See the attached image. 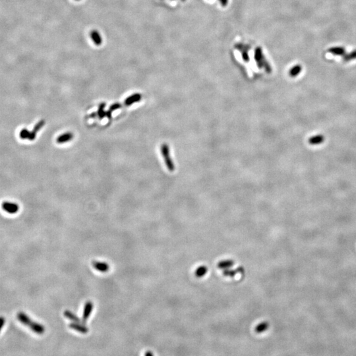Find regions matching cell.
I'll return each mask as SVG.
<instances>
[{
  "label": "cell",
  "mask_w": 356,
  "mask_h": 356,
  "mask_svg": "<svg viewBox=\"0 0 356 356\" xmlns=\"http://www.w3.org/2000/svg\"><path fill=\"white\" fill-rule=\"evenodd\" d=\"M69 326L71 328V329H73L75 330H77L78 332H79L81 333H83V334H85L87 333L88 332V329L83 324H80V322H73V323H71L69 324Z\"/></svg>",
  "instance_id": "cell-8"
},
{
  "label": "cell",
  "mask_w": 356,
  "mask_h": 356,
  "mask_svg": "<svg viewBox=\"0 0 356 356\" xmlns=\"http://www.w3.org/2000/svg\"><path fill=\"white\" fill-rule=\"evenodd\" d=\"M105 116H106L109 119H110L111 118H112V112H110V110L105 112Z\"/></svg>",
  "instance_id": "cell-24"
},
{
  "label": "cell",
  "mask_w": 356,
  "mask_h": 356,
  "mask_svg": "<svg viewBox=\"0 0 356 356\" xmlns=\"http://www.w3.org/2000/svg\"><path fill=\"white\" fill-rule=\"evenodd\" d=\"M208 269L206 266H201L195 270V276L198 278H202L207 273Z\"/></svg>",
  "instance_id": "cell-17"
},
{
  "label": "cell",
  "mask_w": 356,
  "mask_h": 356,
  "mask_svg": "<svg viewBox=\"0 0 356 356\" xmlns=\"http://www.w3.org/2000/svg\"><path fill=\"white\" fill-rule=\"evenodd\" d=\"M96 115H97V114H96V113H92L90 116H91V118H95V117H96Z\"/></svg>",
  "instance_id": "cell-25"
},
{
  "label": "cell",
  "mask_w": 356,
  "mask_h": 356,
  "mask_svg": "<svg viewBox=\"0 0 356 356\" xmlns=\"http://www.w3.org/2000/svg\"><path fill=\"white\" fill-rule=\"evenodd\" d=\"M233 265H234V262H233V260L227 259V260H224L220 261V262L218 263V267L220 269L225 270V269L231 268V267Z\"/></svg>",
  "instance_id": "cell-13"
},
{
  "label": "cell",
  "mask_w": 356,
  "mask_h": 356,
  "mask_svg": "<svg viewBox=\"0 0 356 356\" xmlns=\"http://www.w3.org/2000/svg\"><path fill=\"white\" fill-rule=\"evenodd\" d=\"M16 318L22 324L29 327L32 331L38 334V335H42L45 331V328L43 325L38 323L36 322L32 321L29 316H27L23 312L18 313L16 315Z\"/></svg>",
  "instance_id": "cell-1"
},
{
  "label": "cell",
  "mask_w": 356,
  "mask_h": 356,
  "mask_svg": "<svg viewBox=\"0 0 356 356\" xmlns=\"http://www.w3.org/2000/svg\"><path fill=\"white\" fill-rule=\"evenodd\" d=\"M2 208L6 213L13 214L18 212L19 206L15 203L5 201L2 204Z\"/></svg>",
  "instance_id": "cell-3"
},
{
  "label": "cell",
  "mask_w": 356,
  "mask_h": 356,
  "mask_svg": "<svg viewBox=\"0 0 356 356\" xmlns=\"http://www.w3.org/2000/svg\"><path fill=\"white\" fill-rule=\"evenodd\" d=\"M30 133V131H29V129H27L26 128H24V129H22L20 132V134H19L20 138L23 140L29 139Z\"/></svg>",
  "instance_id": "cell-21"
},
{
  "label": "cell",
  "mask_w": 356,
  "mask_h": 356,
  "mask_svg": "<svg viewBox=\"0 0 356 356\" xmlns=\"http://www.w3.org/2000/svg\"><path fill=\"white\" fill-rule=\"evenodd\" d=\"M92 265L94 269H95L96 270L100 271L101 272H106L110 269V265L105 263H101L98 262V261L94 260L92 263Z\"/></svg>",
  "instance_id": "cell-6"
},
{
  "label": "cell",
  "mask_w": 356,
  "mask_h": 356,
  "mask_svg": "<svg viewBox=\"0 0 356 356\" xmlns=\"http://www.w3.org/2000/svg\"><path fill=\"white\" fill-rule=\"evenodd\" d=\"M141 95L140 94H132L131 96L127 97L125 101L124 102V104L127 106H129V105L133 104L135 102H137L139 101H141Z\"/></svg>",
  "instance_id": "cell-7"
},
{
  "label": "cell",
  "mask_w": 356,
  "mask_h": 356,
  "mask_svg": "<svg viewBox=\"0 0 356 356\" xmlns=\"http://www.w3.org/2000/svg\"><path fill=\"white\" fill-rule=\"evenodd\" d=\"M325 141V137L322 134L311 137L309 139V143L312 145H317L322 143Z\"/></svg>",
  "instance_id": "cell-11"
},
{
  "label": "cell",
  "mask_w": 356,
  "mask_h": 356,
  "mask_svg": "<svg viewBox=\"0 0 356 356\" xmlns=\"http://www.w3.org/2000/svg\"><path fill=\"white\" fill-rule=\"evenodd\" d=\"M302 71V67L301 65H295L294 67L290 69V75L292 77H296L297 75H299L300 73V72Z\"/></svg>",
  "instance_id": "cell-18"
},
{
  "label": "cell",
  "mask_w": 356,
  "mask_h": 356,
  "mask_svg": "<svg viewBox=\"0 0 356 356\" xmlns=\"http://www.w3.org/2000/svg\"><path fill=\"white\" fill-rule=\"evenodd\" d=\"M73 138V134L71 133H63V134L59 135L56 139V141L58 143L61 144V143H67L69 141H71L72 138Z\"/></svg>",
  "instance_id": "cell-10"
},
{
  "label": "cell",
  "mask_w": 356,
  "mask_h": 356,
  "mask_svg": "<svg viewBox=\"0 0 356 356\" xmlns=\"http://www.w3.org/2000/svg\"><path fill=\"white\" fill-rule=\"evenodd\" d=\"M91 38L96 46H100L102 42L101 36L97 30H92L91 32Z\"/></svg>",
  "instance_id": "cell-12"
},
{
  "label": "cell",
  "mask_w": 356,
  "mask_h": 356,
  "mask_svg": "<svg viewBox=\"0 0 356 356\" xmlns=\"http://www.w3.org/2000/svg\"><path fill=\"white\" fill-rule=\"evenodd\" d=\"M5 318L3 317V316H0V332H1L2 328L5 325Z\"/></svg>",
  "instance_id": "cell-23"
},
{
  "label": "cell",
  "mask_w": 356,
  "mask_h": 356,
  "mask_svg": "<svg viewBox=\"0 0 356 356\" xmlns=\"http://www.w3.org/2000/svg\"><path fill=\"white\" fill-rule=\"evenodd\" d=\"M244 269L243 267L240 266L238 267L236 270H231L230 269L223 270V274L225 276H229V277H233L235 276L237 273H243Z\"/></svg>",
  "instance_id": "cell-9"
},
{
  "label": "cell",
  "mask_w": 356,
  "mask_h": 356,
  "mask_svg": "<svg viewBox=\"0 0 356 356\" xmlns=\"http://www.w3.org/2000/svg\"><path fill=\"white\" fill-rule=\"evenodd\" d=\"M94 305L93 303L91 302H88L86 303L84 308V311H83V315L82 318V324L85 325L86 322L88 321V319L91 315V313L93 310Z\"/></svg>",
  "instance_id": "cell-4"
},
{
  "label": "cell",
  "mask_w": 356,
  "mask_h": 356,
  "mask_svg": "<svg viewBox=\"0 0 356 356\" xmlns=\"http://www.w3.org/2000/svg\"><path fill=\"white\" fill-rule=\"evenodd\" d=\"M269 324L268 322H263L259 324L255 328V331L257 333H262L269 329Z\"/></svg>",
  "instance_id": "cell-16"
},
{
  "label": "cell",
  "mask_w": 356,
  "mask_h": 356,
  "mask_svg": "<svg viewBox=\"0 0 356 356\" xmlns=\"http://www.w3.org/2000/svg\"><path fill=\"white\" fill-rule=\"evenodd\" d=\"M144 355H145L146 356H148V355H153V354H152V353H151V352H147V353H146L145 354H144Z\"/></svg>",
  "instance_id": "cell-26"
},
{
  "label": "cell",
  "mask_w": 356,
  "mask_h": 356,
  "mask_svg": "<svg viewBox=\"0 0 356 356\" xmlns=\"http://www.w3.org/2000/svg\"><path fill=\"white\" fill-rule=\"evenodd\" d=\"M328 52L337 55H343L345 54V49L342 47H333L328 49Z\"/></svg>",
  "instance_id": "cell-15"
},
{
  "label": "cell",
  "mask_w": 356,
  "mask_h": 356,
  "mask_svg": "<svg viewBox=\"0 0 356 356\" xmlns=\"http://www.w3.org/2000/svg\"><path fill=\"white\" fill-rule=\"evenodd\" d=\"M105 106V103H102L99 105L97 115L101 119H102L103 118H104V117H105V112L104 111Z\"/></svg>",
  "instance_id": "cell-20"
},
{
  "label": "cell",
  "mask_w": 356,
  "mask_h": 356,
  "mask_svg": "<svg viewBox=\"0 0 356 356\" xmlns=\"http://www.w3.org/2000/svg\"><path fill=\"white\" fill-rule=\"evenodd\" d=\"M354 59H356V49H355V50H354L351 53H349L348 54H346V55L344 54L343 55V60L346 62H349V61H351V60Z\"/></svg>",
  "instance_id": "cell-19"
},
{
  "label": "cell",
  "mask_w": 356,
  "mask_h": 356,
  "mask_svg": "<svg viewBox=\"0 0 356 356\" xmlns=\"http://www.w3.org/2000/svg\"><path fill=\"white\" fill-rule=\"evenodd\" d=\"M121 107V105L120 104H119V103H115V104H112V105H111L109 110L110 111V112H114V111H115V110H116L119 109Z\"/></svg>",
  "instance_id": "cell-22"
},
{
  "label": "cell",
  "mask_w": 356,
  "mask_h": 356,
  "mask_svg": "<svg viewBox=\"0 0 356 356\" xmlns=\"http://www.w3.org/2000/svg\"><path fill=\"white\" fill-rule=\"evenodd\" d=\"M64 316L65 317L68 318L69 320L73 321L74 322H80V323L81 322L82 323V321L77 316H76L74 313L69 311H65L64 312Z\"/></svg>",
  "instance_id": "cell-14"
},
{
  "label": "cell",
  "mask_w": 356,
  "mask_h": 356,
  "mask_svg": "<svg viewBox=\"0 0 356 356\" xmlns=\"http://www.w3.org/2000/svg\"><path fill=\"white\" fill-rule=\"evenodd\" d=\"M44 124H45V121H44V120H40V121H38V123L35 125V127H33L32 131H30L29 139L28 140L30 141H34L36 138V133L42 129L43 126L44 125Z\"/></svg>",
  "instance_id": "cell-5"
},
{
  "label": "cell",
  "mask_w": 356,
  "mask_h": 356,
  "mask_svg": "<svg viewBox=\"0 0 356 356\" xmlns=\"http://www.w3.org/2000/svg\"><path fill=\"white\" fill-rule=\"evenodd\" d=\"M161 152H162V154L163 155V157L164 158L167 168H168V169L170 171H173L174 170L175 167L173 162H172V160L170 157V150L168 144H162V147H161Z\"/></svg>",
  "instance_id": "cell-2"
}]
</instances>
